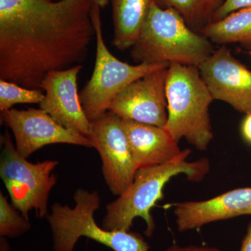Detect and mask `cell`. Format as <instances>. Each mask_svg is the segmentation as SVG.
Returning a JSON list of instances; mask_svg holds the SVG:
<instances>
[{
    "mask_svg": "<svg viewBox=\"0 0 251 251\" xmlns=\"http://www.w3.org/2000/svg\"><path fill=\"white\" fill-rule=\"evenodd\" d=\"M92 6V0H0V79L41 89L50 73L82 65L96 37Z\"/></svg>",
    "mask_w": 251,
    "mask_h": 251,
    "instance_id": "6da1fadb",
    "label": "cell"
},
{
    "mask_svg": "<svg viewBox=\"0 0 251 251\" xmlns=\"http://www.w3.org/2000/svg\"><path fill=\"white\" fill-rule=\"evenodd\" d=\"M191 153V150L186 149L164 164L139 168L129 187L107 205L102 227L107 230L129 232L135 218L140 217L147 225L145 234L152 237L156 224L151 209L163 198L167 183L173 176L181 174L186 175L188 181L199 182L210 171L207 158L188 161Z\"/></svg>",
    "mask_w": 251,
    "mask_h": 251,
    "instance_id": "7a4b0ae2",
    "label": "cell"
},
{
    "mask_svg": "<svg viewBox=\"0 0 251 251\" xmlns=\"http://www.w3.org/2000/svg\"><path fill=\"white\" fill-rule=\"evenodd\" d=\"M216 50L212 43L188 25L171 8L153 1L139 37L130 48V57L138 64L178 63L199 67Z\"/></svg>",
    "mask_w": 251,
    "mask_h": 251,
    "instance_id": "3957f363",
    "label": "cell"
},
{
    "mask_svg": "<svg viewBox=\"0 0 251 251\" xmlns=\"http://www.w3.org/2000/svg\"><path fill=\"white\" fill-rule=\"evenodd\" d=\"M168 121L165 129L179 143L184 138L201 151L214 138L209 107L214 100L199 68L170 64L166 82Z\"/></svg>",
    "mask_w": 251,
    "mask_h": 251,
    "instance_id": "277c9868",
    "label": "cell"
},
{
    "mask_svg": "<svg viewBox=\"0 0 251 251\" xmlns=\"http://www.w3.org/2000/svg\"><path fill=\"white\" fill-rule=\"evenodd\" d=\"M75 206L72 208L54 203L47 216L52 234L54 251H74L77 241L85 237L100 243L113 251H149L150 246L139 234L125 231H110L100 227L94 219L100 207L97 191L84 188L74 194Z\"/></svg>",
    "mask_w": 251,
    "mask_h": 251,
    "instance_id": "5b68a950",
    "label": "cell"
},
{
    "mask_svg": "<svg viewBox=\"0 0 251 251\" xmlns=\"http://www.w3.org/2000/svg\"><path fill=\"white\" fill-rule=\"evenodd\" d=\"M92 18L96 29L97 53L93 74L79 94L86 116L90 122L109 111L115 97L131 82L160 69L169 67V63L138 64L122 62L105 45L100 17V7L92 6Z\"/></svg>",
    "mask_w": 251,
    "mask_h": 251,
    "instance_id": "8992f818",
    "label": "cell"
},
{
    "mask_svg": "<svg viewBox=\"0 0 251 251\" xmlns=\"http://www.w3.org/2000/svg\"><path fill=\"white\" fill-rule=\"evenodd\" d=\"M1 144L0 176L13 205L27 219L31 210L38 218L47 216L50 193L57 182L54 170L59 162L28 161L18 152L7 132L1 135Z\"/></svg>",
    "mask_w": 251,
    "mask_h": 251,
    "instance_id": "52a82bcc",
    "label": "cell"
},
{
    "mask_svg": "<svg viewBox=\"0 0 251 251\" xmlns=\"http://www.w3.org/2000/svg\"><path fill=\"white\" fill-rule=\"evenodd\" d=\"M91 127L90 139L101 158L104 179L112 194L120 196L132 184L138 170L122 119L108 111L91 122Z\"/></svg>",
    "mask_w": 251,
    "mask_h": 251,
    "instance_id": "ba28073f",
    "label": "cell"
},
{
    "mask_svg": "<svg viewBox=\"0 0 251 251\" xmlns=\"http://www.w3.org/2000/svg\"><path fill=\"white\" fill-rule=\"evenodd\" d=\"M1 122L14 133L16 150L24 158L53 144L94 148L90 138L67 129L41 108L5 110L1 112Z\"/></svg>",
    "mask_w": 251,
    "mask_h": 251,
    "instance_id": "9c48e42d",
    "label": "cell"
},
{
    "mask_svg": "<svg viewBox=\"0 0 251 251\" xmlns=\"http://www.w3.org/2000/svg\"><path fill=\"white\" fill-rule=\"evenodd\" d=\"M168 70L160 69L131 82L115 97L109 111L122 120L164 128L168 117Z\"/></svg>",
    "mask_w": 251,
    "mask_h": 251,
    "instance_id": "30bf717a",
    "label": "cell"
},
{
    "mask_svg": "<svg viewBox=\"0 0 251 251\" xmlns=\"http://www.w3.org/2000/svg\"><path fill=\"white\" fill-rule=\"evenodd\" d=\"M198 68L214 100L226 102L238 112L251 113V71L227 46L216 50Z\"/></svg>",
    "mask_w": 251,
    "mask_h": 251,
    "instance_id": "8fae6325",
    "label": "cell"
},
{
    "mask_svg": "<svg viewBox=\"0 0 251 251\" xmlns=\"http://www.w3.org/2000/svg\"><path fill=\"white\" fill-rule=\"evenodd\" d=\"M82 65L49 74L41 83L45 97L41 110L68 130L90 138L91 122L86 116L77 92V75Z\"/></svg>",
    "mask_w": 251,
    "mask_h": 251,
    "instance_id": "7c38bea8",
    "label": "cell"
},
{
    "mask_svg": "<svg viewBox=\"0 0 251 251\" xmlns=\"http://www.w3.org/2000/svg\"><path fill=\"white\" fill-rule=\"evenodd\" d=\"M174 214L181 232L216 221L251 215V188H236L206 201L176 203Z\"/></svg>",
    "mask_w": 251,
    "mask_h": 251,
    "instance_id": "4fadbf2b",
    "label": "cell"
},
{
    "mask_svg": "<svg viewBox=\"0 0 251 251\" xmlns=\"http://www.w3.org/2000/svg\"><path fill=\"white\" fill-rule=\"evenodd\" d=\"M122 125L138 169L164 164L182 152L164 128L126 120Z\"/></svg>",
    "mask_w": 251,
    "mask_h": 251,
    "instance_id": "5bb4252c",
    "label": "cell"
},
{
    "mask_svg": "<svg viewBox=\"0 0 251 251\" xmlns=\"http://www.w3.org/2000/svg\"><path fill=\"white\" fill-rule=\"evenodd\" d=\"M154 0H111L114 36L112 45L120 50L133 46Z\"/></svg>",
    "mask_w": 251,
    "mask_h": 251,
    "instance_id": "9a60e30c",
    "label": "cell"
},
{
    "mask_svg": "<svg viewBox=\"0 0 251 251\" xmlns=\"http://www.w3.org/2000/svg\"><path fill=\"white\" fill-rule=\"evenodd\" d=\"M201 34L218 45L239 44L251 51V6L234 11L220 21L209 23Z\"/></svg>",
    "mask_w": 251,
    "mask_h": 251,
    "instance_id": "2e32d148",
    "label": "cell"
},
{
    "mask_svg": "<svg viewBox=\"0 0 251 251\" xmlns=\"http://www.w3.org/2000/svg\"><path fill=\"white\" fill-rule=\"evenodd\" d=\"M225 0H155L161 8L177 11L188 26L201 34Z\"/></svg>",
    "mask_w": 251,
    "mask_h": 251,
    "instance_id": "e0dca14e",
    "label": "cell"
},
{
    "mask_svg": "<svg viewBox=\"0 0 251 251\" xmlns=\"http://www.w3.org/2000/svg\"><path fill=\"white\" fill-rule=\"evenodd\" d=\"M41 89H28L0 79V110H10L18 103L40 104L45 97Z\"/></svg>",
    "mask_w": 251,
    "mask_h": 251,
    "instance_id": "ac0fdd59",
    "label": "cell"
},
{
    "mask_svg": "<svg viewBox=\"0 0 251 251\" xmlns=\"http://www.w3.org/2000/svg\"><path fill=\"white\" fill-rule=\"evenodd\" d=\"M27 218L16 209L7 198L0 193V236L15 238L25 233L31 229Z\"/></svg>",
    "mask_w": 251,
    "mask_h": 251,
    "instance_id": "d6986e66",
    "label": "cell"
},
{
    "mask_svg": "<svg viewBox=\"0 0 251 251\" xmlns=\"http://www.w3.org/2000/svg\"><path fill=\"white\" fill-rule=\"evenodd\" d=\"M249 6H251V0H225L213 16L211 22L220 21L234 11Z\"/></svg>",
    "mask_w": 251,
    "mask_h": 251,
    "instance_id": "ffe728a7",
    "label": "cell"
},
{
    "mask_svg": "<svg viewBox=\"0 0 251 251\" xmlns=\"http://www.w3.org/2000/svg\"><path fill=\"white\" fill-rule=\"evenodd\" d=\"M162 251H221L218 248L208 246H179L175 244Z\"/></svg>",
    "mask_w": 251,
    "mask_h": 251,
    "instance_id": "44dd1931",
    "label": "cell"
},
{
    "mask_svg": "<svg viewBox=\"0 0 251 251\" xmlns=\"http://www.w3.org/2000/svg\"><path fill=\"white\" fill-rule=\"evenodd\" d=\"M242 133L244 139L251 143V113L248 114L243 121Z\"/></svg>",
    "mask_w": 251,
    "mask_h": 251,
    "instance_id": "7402d4cb",
    "label": "cell"
},
{
    "mask_svg": "<svg viewBox=\"0 0 251 251\" xmlns=\"http://www.w3.org/2000/svg\"><path fill=\"white\" fill-rule=\"evenodd\" d=\"M239 251H251V224L247 229V233L243 240L242 247Z\"/></svg>",
    "mask_w": 251,
    "mask_h": 251,
    "instance_id": "603a6c76",
    "label": "cell"
},
{
    "mask_svg": "<svg viewBox=\"0 0 251 251\" xmlns=\"http://www.w3.org/2000/svg\"><path fill=\"white\" fill-rule=\"evenodd\" d=\"M0 251H11L9 244L4 237L0 239Z\"/></svg>",
    "mask_w": 251,
    "mask_h": 251,
    "instance_id": "cb8c5ba5",
    "label": "cell"
},
{
    "mask_svg": "<svg viewBox=\"0 0 251 251\" xmlns=\"http://www.w3.org/2000/svg\"><path fill=\"white\" fill-rule=\"evenodd\" d=\"M94 4L98 5L100 8H104L108 4L109 0H92Z\"/></svg>",
    "mask_w": 251,
    "mask_h": 251,
    "instance_id": "d4e9b609",
    "label": "cell"
},
{
    "mask_svg": "<svg viewBox=\"0 0 251 251\" xmlns=\"http://www.w3.org/2000/svg\"><path fill=\"white\" fill-rule=\"evenodd\" d=\"M249 54H250L251 55V51H250V52H249Z\"/></svg>",
    "mask_w": 251,
    "mask_h": 251,
    "instance_id": "484cf974",
    "label": "cell"
},
{
    "mask_svg": "<svg viewBox=\"0 0 251 251\" xmlns=\"http://www.w3.org/2000/svg\"><path fill=\"white\" fill-rule=\"evenodd\" d=\"M53 1H56V0H53Z\"/></svg>",
    "mask_w": 251,
    "mask_h": 251,
    "instance_id": "4316f807",
    "label": "cell"
}]
</instances>
